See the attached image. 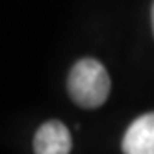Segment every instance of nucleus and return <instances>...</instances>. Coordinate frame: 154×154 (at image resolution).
<instances>
[{"label":"nucleus","mask_w":154,"mask_h":154,"mask_svg":"<svg viewBox=\"0 0 154 154\" xmlns=\"http://www.w3.org/2000/svg\"><path fill=\"white\" fill-rule=\"evenodd\" d=\"M71 132L61 121H48L35 132L34 150L37 154H67L71 152Z\"/></svg>","instance_id":"f03ea898"},{"label":"nucleus","mask_w":154,"mask_h":154,"mask_svg":"<svg viewBox=\"0 0 154 154\" xmlns=\"http://www.w3.org/2000/svg\"><path fill=\"white\" fill-rule=\"evenodd\" d=\"M152 30H154V4H152Z\"/></svg>","instance_id":"20e7f679"},{"label":"nucleus","mask_w":154,"mask_h":154,"mask_svg":"<svg viewBox=\"0 0 154 154\" xmlns=\"http://www.w3.org/2000/svg\"><path fill=\"white\" fill-rule=\"evenodd\" d=\"M109 87H112V82H109L106 67L93 58L76 61L69 72V95L82 108L102 106L109 95Z\"/></svg>","instance_id":"f257e3e1"},{"label":"nucleus","mask_w":154,"mask_h":154,"mask_svg":"<svg viewBox=\"0 0 154 154\" xmlns=\"http://www.w3.org/2000/svg\"><path fill=\"white\" fill-rule=\"evenodd\" d=\"M123 152L154 154V113L137 117L123 137Z\"/></svg>","instance_id":"7ed1b4c3"}]
</instances>
